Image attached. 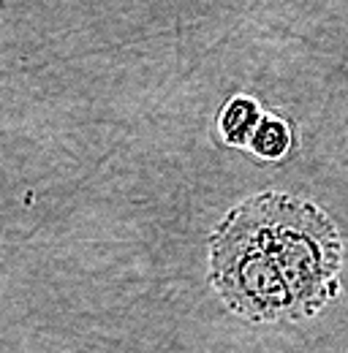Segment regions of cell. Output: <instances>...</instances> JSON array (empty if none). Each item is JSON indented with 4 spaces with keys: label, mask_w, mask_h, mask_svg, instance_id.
I'll return each instance as SVG.
<instances>
[{
    "label": "cell",
    "mask_w": 348,
    "mask_h": 353,
    "mask_svg": "<svg viewBox=\"0 0 348 353\" xmlns=\"http://www.w3.org/2000/svg\"><path fill=\"white\" fill-rule=\"evenodd\" d=\"M207 280L245 323H291L294 307L272 256L267 190L234 204L207 239Z\"/></svg>",
    "instance_id": "obj_1"
},
{
    "label": "cell",
    "mask_w": 348,
    "mask_h": 353,
    "mask_svg": "<svg viewBox=\"0 0 348 353\" xmlns=\"http://www.w3.org/2000/svg\"><path fill=\"white\" fill-rule=\"evenodd\" d=\"M272 256L291 296L294 321H307L343 291L346 245L338 223L316 201L267 190Z\"/></svg>",
    "instance_id": "obj_2"
},
{
    "label": "cell",
    "mask_w": 348,
    "mask_h": 353,
    "mask_svg": "<svg viewBox=\"0 0 348 353\" xmlns=\"http://www.w3.org/2000/svg\"><path fill=\"white\" fill-rule=\"evenodd\" d=\"M261 114H264V109L253 95L234 92L215 114L218 139L231 150H245L259 125Z\"/></svg>",
    "instance_id": "obj_3"
},
{
    "label": "cell",
    "mask_w": 348,
    "mask_h": 353,
    "mask_svg": "<svg viewBox=\"0 0 348 353\" xmlns=\"http://www.w3.org/2000/svg\"><path fill=\"white\" fill-rule=\"evenodd\" d=\"M291 147H294L291 123H289L286 117H280V114L264 109L259 125H256V131H253V136H251V141H248L245 150H248L253 158L264 161V163H278V161L289 158Z\"/></svg>",
    "instance_id": "obj_4"
}]
</instances>
